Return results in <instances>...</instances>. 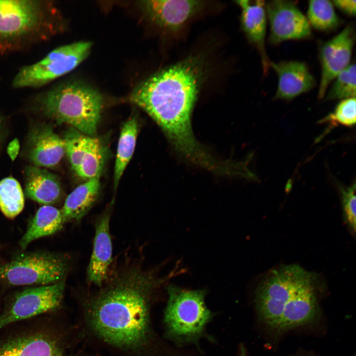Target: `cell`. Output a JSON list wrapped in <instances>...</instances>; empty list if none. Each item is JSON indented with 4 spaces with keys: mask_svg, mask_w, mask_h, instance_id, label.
Returning <instances> with one entry per match:
<instances>
[{
    "mask_svg": "<svg viewBox=\"0 0 356 356\" xmlns=\"http://www.w3.org/2000/svg\"><path fill=\"white\" fill-rule=\"evenodd\" d=\"M201 60L189 57L150 76L134 89L131 100L161 128L175 149L207 170L217 158L195 138L191 116L203 75Z\"/></svg>",
    "mask_w": 356,
    "mask_h": 356,
    "instance_id": "6da1fadb",
    "label": "cell"
},
{
    "mask_svg": "<svg viewBox=\"0 0 356 356\" xmlns=\"http://www.w3.org/2000/svg\"><path fill=\"white\" fill-rule=\"evenodd\" d=\"M176 269L159 277L134 267L113 276L91 302L89 317L95 332L115 346L130 348L142 344L149 332L152 295L178 274Z\"/></svg>",
    "mask_w": 356,
    "mask_h": 356,
    "instance_id": "7a4b0ae2",
    "label": "cell"
},
{
    "mask_svg": "<svg viewBox=\"0 0 356 356\" xmlns=\"http://www.w3.org/2000/svg\"><path fill=\"white\" fill-rule=\"evenodd\" d=\"M255 304L260 321L276 333L313 324L321 316L313 276L296 265L273 270L263 281Z\"/></svg>",
    "mask_w": 356,
    "mask_h": 356,
    "instance_id": "3957f363",
    "label": "cell"
},
{
    "mask_svg": "<svg viewBox=\"0 0 356 356\" xmlns=\"http://www.w3.org/2000/svg\"><path fill=\"white\" fill-rule=\"evenodd\" d=\"M61 20L50 1L0 0V53L48 40L59 32Z\"/></svg>",
    "mask_w": 356,
    "mask_h": 356,
    "instance_id": "277c9868",
    "label": "cell"
},
{
    "mask_svg": "<svg viewBox=\"0 0 356 356\" xmlns=\"http://www.w3.org/2000/svg\"><path fill=\"white\" fill-rule=\"evenodd\" d=\"M41 111L59 124L95 136L103 105L99 92L86 85L67 83L41 94L37 98Z\"/></svg>",
    "mask_w": 356,
    "mask_h": 356,
    "instance_id": "5b68a950",
    "label": "cell"
},
{
    "mask_svg": "<svg viewBox=\"0 0 356 356\" xmlns=\"http://www.w3.org/2000/svg\"><path fill=\"white\" fill-rule=\"evenodd\" d=\"M167 290L164 322L167 334L181 341L197 338L212 315L205 304V290H187L171 284Z\"/></svg>",
    "mask_w": 356,
    "mask_h": 356,
    "instance_id": "8992f818",
    "label": "cell"
},
{
    "mask_svg": "<svg viewBox=\"0 0 356 356\" xmlns=\"http://www.w3.org/2000/svg\"><path fill=\"white\" fill-rule=\"evenodd\" d=\"M68 267L67 259L60 254L23 253L0 266V282L11 286L53 284L65 279Z\"/></svg>",
    "mask_w": 356,
    "mask_h": 356,
    "instance_id": "52a82bcc",
    "label": "cell"
},
{
    "mask_svg": "<svg viewBox=\"0 0 356 356\" xmlns=\"http://www.w3.org/2000/svg\"><path fill=\"white\" fill-rule=\"evenodd\" d=\"M91 45L81 41L55 48L39 61L21 68L12 82L13 87H40L69 73L88 56Z\"/></svg>",
    "mask_w": 356,
    "mask_h": 356,
    "instance_id": "ba28073f",
    "label": "cell"
},
{
    "mask_svg": "<svg viewBox=\"0 0 356 356\" xmlns=\"http://www.w3.org/2000/svg\"><path fill=\"white\" fill-rule=\"evenodd\" d=\"M65 279L53 284L28 288L17 293L0 315V328L58 308L63 297Z\"/></svg>",
    "mask_w": 356,
    "mask_h": 356,
    "instance_id": "9c48e42d",
    "label": "cell"
},
{
    "mask_svg": "<svg viewBox=\"0 0 356 356\" xmlns=\"http://www.w3.org/2000/svg\"><path fill=\"white\" fill-rule=\"evenodd\" d=\"M265 8L270 25V44H277L311 36V27L306 17L292 1H268L265 3Z\"/></svg>",
    "mask_w": 356,
    "mask_h": 356,
    "instance_id": "30bf717a",
    "label": "cell"
},
{
    "mask_svg": "<svg viewBox=\"0 0 356 356\" xmlns=\"http://www.w3.org/2000/svg\"><path fill=\"white\" fill-rule=\"evenodd\" d=\"M356 39L352 24L323 44L319 50L321 78L318 97L322 99L335 78L350 64Z\"/></svg>",
    "mask_w": 356,
    "mask_h": 356,
    "instance_id": "8fae6325",
    "label": "cell"
},
{
    "mask_svg": "<svg viewBox=\"0 0 356 356\" xmlns=\"http://www.w3.org/2000/svg\"><path fill=\"white\" fill-rule=\"evenodd\" d=\"M140 5L152 22L174 31L199 12L203 4L193 0H149L140 1Z\"/></svg>",
    "mask_w": 356,
    "mask_h": 356,
    "instance_id": "7c38bea8",
    "label": "cell"
},
{
    "mask_svg": "<svg viewBox=\"0 0 356 356\" xmlns=\"http://www.w3.org/2000/svg\"><path fill=\"white\" fill-rule=\"evenodd\" d=\"M0 356H67L60 342L44 330L23 333L0 342Z\"/></svg>",
    "mask_w": 356,
    "mask_h": 356,
    "instance_id": "4fadbf2b",
    "label": "cell"
},
{
    "mask_svg": "<svg viewBox=\"0 0 356 356\" xmlns=\"http://www.w3.org/2000/svg\"><path fill=\"white\" fill-rule=\"evenodd\" d=\"M276 73L278 85L275 98L290 100L312 90L315 80L307 65L298 61L270 62Z\"/></svg>",
    "mask_w": 356,
    "mask_h": 356,
    "instance_id": "5bb4252c",
    "label": "cell"
},
{
    "mask_svg": "<svg viewBox=\"0 0 356 356\" xmlns=\"http://www.w3.org/2000/svg\"><path fill=\"white\" fill-rule=\"evenodd\" d=\"M65 154L63 139L50 126L41 125L32 130L28 139V155L36 167H54Z\"/></svg>",
    "mask_w": 356,
    "mask_h": 356,
    "instance_id": "9a60e30c",
    "label": "cell"
},
{
    "mask_svg": "<svg viewBox=\"0 0 356 356\" xmlns=\"http://www.w3.org/2000/svg\"><path fill=\"white\" fill-rule=\"evenodd\" d=\"M236 3L241 9L242 30L250 43L258 50L261 56L264 72L266 74L270 67V62L265 46L267 20L265 2L264 0H241L236 1Z\"/></svg>",
    "mask_w": 356,
    "mask_h": 356,
    "instance_id": "2e32d148",
    "label": "cell"
},
{
    "mask_svg": "<svg viewBox=\"0 0 356 356\" xmlns=\"http://www.w3.org/2000/svg\"><path fill=\"white\" fill-rule=\"evenodd\" d=\"M110 219V213L106 211L96 223L92 252L87 268L88 280L99 286H101L107 278L112 260Z\"/></svg>",
    "mask_w": 356,
    "mask_h": 356,
    "instance_id": "e0dca14e",
    "label": "cell"
},
{
    "mask_svg": "<svg viewBox=\"0 0 356 356\" xmlns=\"http://www.w3.org/2000/svg\"><path fill=\"white\" fill-rule=\"evenodd\" d=\"M25 174L27 197L44 205H50L59 200L61 188L55 175L36 166L28 167Z\"/></svg>",
    "mask_w": 356,
    "mask_h": 356,
    "instance_id": "ac0fdd59",
    "label": "cell"
},
{
    "mask_svg": "<svg viewBox=\"0 0 356 356\" xmlns=\"http://www.w3.org/2000/svg\"><path fill=\"white\" fill-rule=\"evenodd\" d=\"M65 222L61 209L50 205L42 206L20 240V248L25 250L34 240L57 232Z\"/></svg>",
    "mask_w": 356,
    "mask_h": 356,
    "instance_id": "d6986e66",
    "label": "cell"
},
{
    "mask_svg": "<svg viewBox=\"0 0 356 356\" xmlns=\"http://www.w3.org/2000/svg\"><path fill=\"white\" fill-rule=\"evenodd\" d=\"M99 189V178L88 179L74 189L67 197L61 209L65 222L82 219L96 200Z\"/></svg>",
    "mask_w": 356,
    "mask_h": 356,
    "instance_id": "ffe728a7",
    "label": "cell"
},
{
    "mask_svg": "<svg viewBox=\"0 0 356 356\" xmlns=\"http://www.w3.org/2000/svg\"><path fill=\"white\" fill-rule=\"evenodd\" d=\"M138 133V121L133 116L122 127L117 146L114 167V188L116 190L134 151Z\"/></svg>",
    "mask_w": 356,
    "mask_h": 356,
    "instance_id": "44dd1931",
    "label": "cell"
},
{
    "mask_svg": "<svg viewBox=\"0 0 356 356\" xmlns=\"http://www.w3.org/2000/svg\"><path fill=\"white\" fill-rule=\"evenodd\" d=\"M105 154L101 141L95 136H90L86 152L75 173L84 179L99 178L104 166Z\"/></svg>",
    "mask_w": 356,
    "mask_h": 356,
    "instance_id": "7402d4cb",
    "label": "cell"
},
{
    "mask_svg": "<svg viewBox=\"0 0 356 356\" xmlns=\"http://www.w3.org/2000/svg\"><path fill=\"white\" fill-rule=\"evenodd\" d=\"M24 207V196L21 186L13 177L0 181V210L7 218L13 219Z\"/></svg>",
    "mask_w": 356,
    "mask_h": 356,
    "instance_id": "603a6c76",
    "label": "cell"
},
{
    "mask_svg": "<svg viewBox=\"0 0 356 356\" xmlns=\"http://www.w3.org/2000/svg\"><path fill=\"white\" fill-rule=\"evenodd\" d=\"M306 18L311 27L321 31L333 30L340 24L334 5L330 0L309 1Z\"/></svg>",
    "mask_w": 356,
    "mask_h": 356,
    "instance_id": "cb8c5ba5",
    "label": "cell"
},
{
    "mask_svg": "<svg viewBox=\"0 0 356 356\" xmlns=\"http://www.w3.org/2000/svg\"><path fill=\"white\" fill-rule=\"evenodd\" d=\"M356 68L355 63H350L337 75L325 93L326 100H343L356 97Z\"/></svg>",
    "mask_w": 356,
    "mask_h": 356,
    "instance_id": "d4e9b609",
    "label": "cell"
},
{
    "mask_svg": "<svg viewBox=\"0 0 356 356\" xmlns=\"http://www.w3.org/2000/svg\"><path fill=\"white\" fill-rule=\"evenodd\" d=\"M89 136L71 128L65 134L63 140L65 152L72 170L76 172L88 145Z\"/></svg>",
    "mask_w": 356,
    "mask_h": 356,
    "instance_id": "484cf974",
    "label": "cell"
},
{
    "mask_svg": "<svg viewBox=\"0 0 356 356\" xmlns=\"http://www.w3.org/2000/svg\"><path fill=\"white\" fill-rule=\"evenodd\" d=\"M356 97L343 99L337 105L334 112L323 119V122L347 127L353 126L356 122Z\"/></svg>",
    "mask_w": 356,
    "mask_h": 356,
    "instance_id": "4316f807",
    "label": "cell"
},
{
    "mask_svg": "<svg viewBox=\"0 0 356 356\" xmlns=\"http://www.w3.org/2000/svg\"><path fill=\"white\" fill-rule=\"evenodd\" d=\"M342 205L345 221L355 233L356 231V183L346 189H342Z\"/></svg>",
    "mask_w": 356,
    "mask_h": 356,
    "instance_id": "83f0119b",
    "label": "cell"
},
{
    "mask_svg": "<svg viewBox=\"0 0 356 356\" xmlns=\"http://www.w3.org/2000/svg\"><path fill=\"white\" fill-rule=\"evenodd\" d=\"M334 6L347 15L355 16L356 12V0H333Z\"/></svg>",
    "mask_w": 356,
    "mask_h": 356,
    "instance_id": "f1b7e54d",
    "label": "cell"
},
{
    "mask_svg": "<svg viewBox=\"0 0 356 356\" xmlns=\"http://www.w3.org/2000/svg\"><path fill=\"white\" fill-rule=\"evenodd\" d=\"M20 149V145L18 140L14 139L8 145L7 151L10 158L14 160L17 157Z\"/></svg>",
    "mask_w": 356,
    "mask_h": 356,
    "instance_id": "f546056e",
    "label": "cell"
},
{
    "mask_svg": "<svg viewBox=\"0 0 356 356\" xmlns=\"http://www.w3.org/2000/svg\"><path fill=\"white\" fill-rule=\"evenodd\" d=\"M238 356H248L247 351L243 344H240L239 347Z\"/></svg>",
    "mask_w": 356,
    "mask_h": 356,
    "instance_id": "4dcf8cb0",
    "label": "cell"
},
{
    "mask_svg": "<svg viewBox=\"0 0 356 356\" xmlns=\"http://www.w3.org/2000/svg\"><path fill=\"white\" fill-rule=\"evenodd\" d=\"M0 130H1V120L0 118Z\"/></svg>",
    "mask_w": 356,
    "mask_h": 356,
    "instance_id": "1f68e13d",
    "label": "cell"
},
{
    "mask_svg": "<svg viewBox=\"0 0 356 356\" xmlns=\"http://www.w3.org/2000/svg\"><path fill=\"white\" fill-rule=\"evenodd\" d=\"M353 356H355V355H354Z\"/></svg>",
    "mask_w": 356,
    "mask_h": 356,
    "instance_id": "d6a6232c",
    "label": "cell"
}]
</instances>
